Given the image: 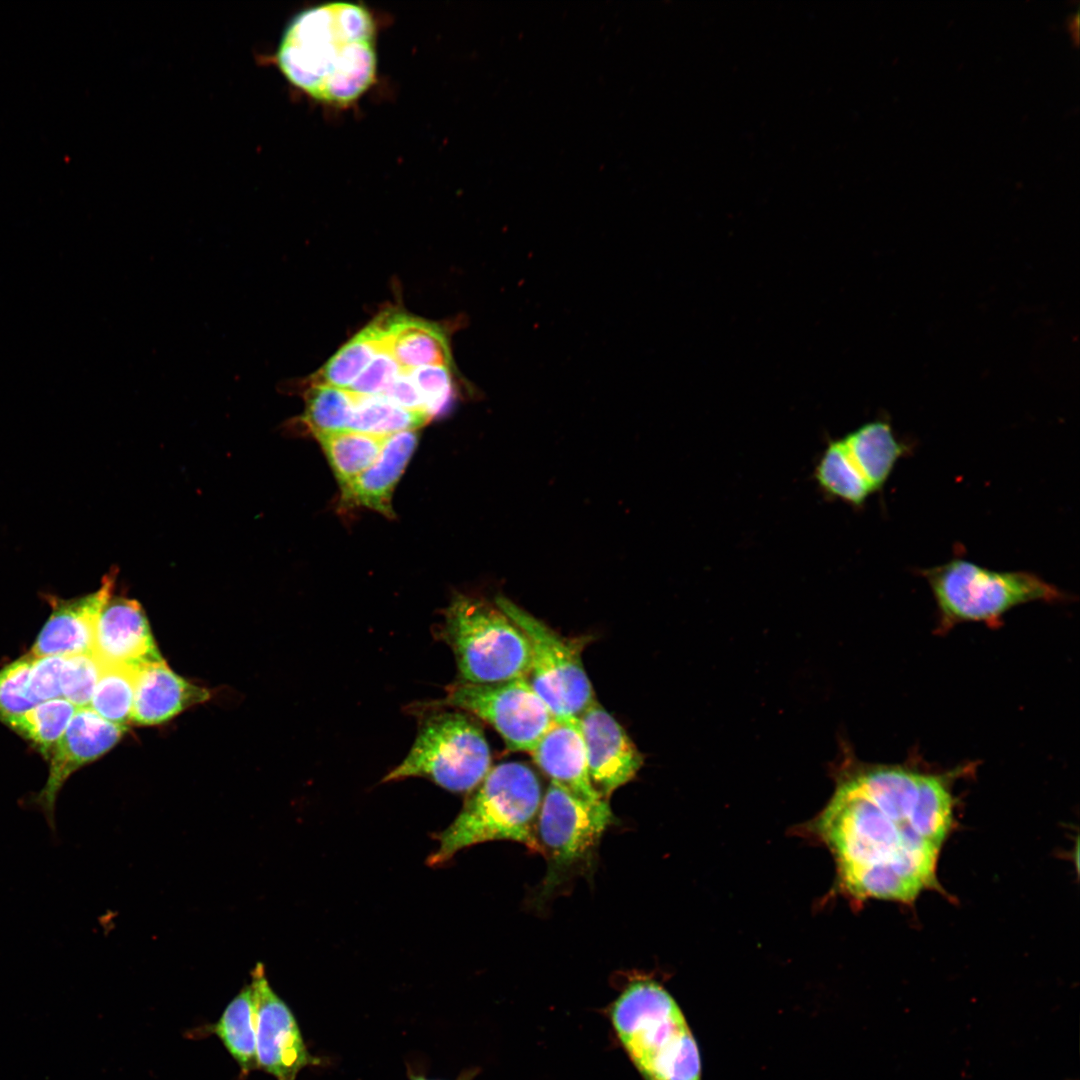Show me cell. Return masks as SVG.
Returning <instances> with one entry per match:
<instances>
[{
	"label": "cell",
	"instance_id": "1",
	"mask_svg": "<svg viewBox=\"0 0 1080 1080\" xmlns=\"http://www.w3.org/2000/svg\"><path fill=\"white\" fill-rule=\"evenodd\" d=\"M840 760L816 829L842 887L859 899L913 901L936 886L938 857L953 823L954 778L963 768L865 763L848 749Z\"/></svg>",
	"mask_w": 1080,
	"mask_h": 1080
},
{
	"label": "cell",
	"instance_id": "2",
	"mask_svg": "<svg viewBox=\"0 0 1080 1080\" xmlns=\"http://www.w3.org/2000/svg\"><path fill=\"white\" fill-rule=\"evenodd\" d=\"M377 23L360 3L332 1L298 12L274 60L294 87L322 104L345 107L376 80Z\"/></svg>",
	"mask_w": 1080,
	"mask_h": 1080
},
{
	"label": "cell",
	"instance_id": "3",
	"mask_svg": "<svg viewBox=\"0 0 1080 1080\" xmlns=\"http://www.w3.org/2000/svg\"><path fill=\"white\" fill-rule=\"evenodd\" d=\"M615 1033L646 1080H701L698 1045L674 998L660 984H628L610 1009Z\"/></svg>",
	"mask_w": 1080,
	"mask_h": 1080
},
{
	"label": "cell",
	"instance_id": "4",
	"mask_svg": "<svg viewBox=\"0 0 1080 1080\" xmlns=\"http://www.w3.org/2000/svg\"><path fill=\"white\" fill-rule=\"evenodd\" d=\"M542 798L539 778L528 765L505 762L491 768L438 835L439 845L428 863L444 864L467 847L495 840L515 841L538 852L535 826Z\"/></svg>",
	"mask_w": 1080,
	"mask_h": 1080
},
{
	"label": "cell",
	"instance_id": "5",
	"mask_svg": "<svg viewBox=\"0 0 1080 1080\" xmlns=\"http://www.w3.org/2000/svg\"><path fill=\"white\" fill-rule=\"evenodd\" d=\"M934 596L938 632L964 622L999 627L1011 609L1030 602L1067 599L1057 586L1027 571H996L965 559L921 570Z\"/></svg>",
	"mask_w": 1080,
	"mask_h": 1080
},
{
	"label": "cell",
	"instance_id": "6",
	"mask_svg": "<svg viewBox=\"0 0 1080 1080\" xmlns=\"http://www.w3.org/2000/svg\"><path fill=\"white\" fill-rule=\"evenodd\" d=\"M442 635L453 651L461 681L492 684L529 673V642L496 604L457 595L446 610Z\"/></svg>",
	"mask_w": 1080,
	"mask_h": 1080
},
{
	"label": "cell",
	"instance_id": "7",
	"mask_svg": "<svg viewBox=\"0 0 1080 1080\" xmlns=\"http://www.w3.org/2000/svg\"><path fill=\"white\" fill-rule=\"evenodd\" d=\"M615 820L608 801L585 800L550 782L535 826L538 853L547 863L539 893L542 900L591 870L601 837Z\"/></svg>",
	"mask_w": 1080,
	"mask_h": 1080
},
{
	"label": "cell",
	"instance_id": "8",
	"mask_svg": "<svg viewBox=\"0 0 1080 1080\" xmlns=\"http://www.w3.org/2000/svg\"><path fill=\"white\" fill-rule=\"evenodd\" d=\"M491 769V752L482 729L460 711H438L420 726L403 761L383 782L423 777L454 792L473 791Z\"/></svg>",
	"mask_w": 1080,
	"mask_h": 1080
},
{
	"label": "cell",
	"instance_id": "9",
	"mask_svg": "<svg viewBox=\"0 0 1080 1080\" xmlns=\"http://www.w3.org/2000/svg\"><path fill=\"white\" fill-rule=\"evenodd\" d=\"M495 604L525 634L532 656L526 679L554 719L578 717L595 701L581 659L585 639L562 637L504 597H498Z\"/></svg>",
	"mask_w": 1080,
	"mask_h": 1080
},
{
	"label": "cell",
	"instance_id": "10",
	"mask_svg": "<svg viewBox=\"0 0 1080 1080\" xmlns=\"http://www.w3.org/2000/svg\"><path fill=\"white\" fill-rule=\"evenodd\" d=\"M433 706L469 712L489 723L508 749L529 753L555 720L526 678L492 684L458 680Z\"/></svg>",
	"mask_w": 1080,
	"mask_h": 1080
},
{
	"label": "cell",
	"instance_id": "11",
	"mask_svg": "<svg viewBox=\"0 0 1080 1080\" xmlns=\"http://www.w3.org/2000/svg\"><path fill=\"white\" fill-rule=\"evenodd\" d=\"M250 984L255 999L258 1068L277 1080H296L301 1069L320 1060L308 1052L292 1011L269 985L261 963L252 971Z\"/></svg>",
	"mask_w": 1080,
	"mask_h": 1080
},
{
	"label": "cell",
	"instance_id": "12",
	"mask_svg": "<svg viewBox=\"0 0 1080 1080\" xmlns=\"http://www.w3.org/2000/svg\"><path fill=\"white\" fill-rule=\"evenodd\" d=\"M126 729L105 720L90 707L77 708L49 757L47 781L35 798L53 829L56 799L67 779L113 748Z\"/></svg>",
	"mask_w": 1080,
	"mask_h": 1080
},
{
	"label": "cell",
	"instance_id": "13",
	"mask_svg": "<svg viewBox=\"0 0 1080 1080\" xmlns=\"http://www.w3.org/2000/svg\"><path fill=\"white\" fill-rule=\"evenodd\" d=\"M591 784L603 800L632 780L643 756L618 721L593 701L578 717Z\"/></svg>",
	"mask_w": 1080,
	"mask_h": 1080
},
{
	"label": "cell",
	"instance_id": "14",
	"mask_svg": "<svg viewBox=\"0 0 1080 1080\" xmlns=\"http://www.w3.org/2000/svg\"><path fill=\"white\" fill-rule=\"evenodd\" d=\"M94 654L102 666L136 670L163 660L141 605L119 596L110 597L101 610Z\"/></svg>",
	"mask_w": 1080,
	"mask_h": 1080
},
{
	"label": "cell",
	"instance_id": "15",
	"mask_svg": "<svg viewBox=\"0 0 1080 1080\" xmlns=\"http://www.w3.org/2000/svg\"><path fill=\"white\" fill-rule=\"evenodd\" d=\"M116 572L111 570L102 579L100 588L88 595L71 600L50 599L52 612L32 646L34 657L70 656L94 653L97 622L101 610L111 597Z\"/></svg>",
	"mask_w": 1080,
	"mask_h": 1080
},
{
	"label": "cell",
	"instance_id": "16",
	"mask_svg": "<svg viewBox=\"0 0 1080 1080\" xmlns=\"http://www.w3.org/2000/svg\"><path fill=\"white\" fill-rule=\"evenodd\" d=\"M530 754L552 782L582 799L603 800L589 778L586 749L577 717L554 720Z\"/></svg>",
	"mask_w": 1080,
	"mask_h": 1080
},
{
	"label": "cell",
	"instance_id": "17",
	"mask_svg": "<svg viewBox=\"0 0 1080 1080\" xmlns=\"http://www.w3.org/2000/svg\"><path fill=\"white\" fill-rule=\"evenodd\" d=\"M209 698L207 689L177 675L163 660L151 663L137 671L130 723L160 724Z\"/></svg>",
	"mask_w": 1080,
	"mask_h": 1080
},
{
	"label": "cell",
	"instance_id": "18",
	"mask_svg": "<svg viewBox=\"0 0 1080 1080\" xmlns=\"http://www.w3.org/2000/svg\"><path fill=\"white\" fill-rule=\"evenodd\" d=\"M417 431L388 437L376 461L341 487L345 504L364 506L391 517L393 490L417 445Z\"/></svg>",
	"mask_w": 1080,
	"mask_h": 1080
},
{
	"label": "cell",
	"instance_id": "19",
	"mask_svg": "<svg viewBox=\"0 0 1080 1080\" xmlns=\"http://www.w3.org/2000/svg\"><path fill=\"white\" fill-rule=\"evenodd\" d=\"M378 317L384 349L404 371L429 365L451 366L447 335L439 325L397 311H385Z\"/></svg>",
	"mask_w": 1080,
	"mask_h": 1080
},
{
	"label": "cell",
	"instance_id": "20",
	"mask_svg": "<svg viewBox=\"0 0 1080 1080\" xmlns=\"http://www.w3.org/2000/svg\"><path fill=\"white\" fill-rule=\"evenodd\" d=\"M840 439L872 493L882 489L908 450L896 438L891 425L882 420L862 424Z\"/></svg>",
	"mask_w": 1080,
	"mask_h": 1080
},
{
	"label": "cell",
	"instance_id": "21",
	"mask_svg": "<svg viewBox=\"0 0 1080 1080\" xmlns=\"http://www.w3.org/2000/svg\"><path fill=\"white\" fill-rule=\"evenodd\" d=\"M213 1032L234 1058L243 1074L258 1068L256 1057L255 999L246 985L226 1006Z\"/></svg>",
	"mask_w": 1080,
	"mask_h": 1080
},
{
	"label": "cell",
	"instance_id": "22",
	"mask_svg": "<svg viewBox=\"0 0 1080 1080\" xmlns=\"http://www.w3.org/2000/svg\"><path fill=\"white\" fill-rule=\"evenodd\" d=\"M383 349V329L377 317L343 345L307 382L348 389Z\"/></svg>",
	"mask_w": 1080,
	"mask_h": 1080
},
{
	"label": "cell",
	"instance_id": "23",
	"mask_svg": "<svg viewBox=\"0 0 1080 1080\" xmlns=\"http://www.w3.org/2000/svg\"><path fill=\"white\" fill-rule=\"evenodd\" d=\"M388 437L344 430L315 438L343 487L376 461Z\"/></svg>",
	"mask_w": 1080,
	"mask_h": 1080
},
{
	"label": "cell",
	"instance_id": "24",
	"mask_svg": "<svg viewBox=\"0 0 1080 1080\" xmlns=\"http://www.w3.org/2000/svg\"><path fill=\"white\" fill-rule=\"evenodd\" d=\"M814 478L826 496L856 508L862 507L872 493L841 439L828 442L815 466Z\"/></svg>",
	"mask_w": 1080,
	"mask_h": 1080
},
{
	"label": "cell",
	"instance_id": "25",
	"mask_svg": "<svg viewBox=\"0 0 1080 1080\" xmlns=\"http://www.w3.org/2000/svg\"><path fill=\"white\" fill-rule=\"evenodd\" d=\"M76 710V706L60 697L40 702L25 712L0 720L30 741L45 758H49Z\"/></svg>",
	"mask_w": 1080,
	"mask_h": 1080
},
{
	"label": "cell",
	"instance_id": "26",
	"mask_svg": "<svg viewBox=\"0 0 1080 1080\" xmlns=\"http://www.w3.org/2000/svg\"><path fill=\"white\" fill-rule=\"evenodd\" d=\"M430 418L424 411L399 407L381 395H355V404L348 430L391 436L405 431H417Z\"/></svg>",
	"mask_w": 1080,
	"mask_h": 1080
},
{
	"label": "cell",
	"instance_id": "27",
	"mask_svg": "<svg viewBox=\"0 0 1080 1080\" xmlns=\"http://www.w3.org/2000/svg\"><path fill=\"white\" fill-rule=\"evenodd\" d=\"M302 425L314 436L348 430L355 395L347 389L306 381Z\"/></svg>",
	"mask_w": 1080,
	"mask_h": 1080
},
{
	"label": "cell",
	"instance_id": "28",
	"mask_svg": "<svg viewBox=\"0 0 1080 1080\" xmlns=\"http://www.w3.org/2000/svg\"><path fill=\"white\" fill-rule=\"evenodd\" d=\"M136 669L102 666L90 708L105 720L125 726L131 721Z\"/></svg>",
	"mask_w": 1080,
	"mask_h": 1080
},
{
	"label": "cell",
	"instance_id": "29",
	"mask_svg": "<svg viewBox=\"0 0 1080 1080\" xmlns=\"http://www.w3.org/2000/svg\"><path fill=\"white\" fill-rule=\"evenodd\" d=\"M101 670L94 653L66 656L61 673L63 698L77 708L89 707Z\"/></svg>",
	"mask_w": 1080,
	"mask_h": 1080
},
{
	"label": "cell",
	"instance_id": "30",
	"mask_svg": "<svg viewBox=\"0 0 1080 1080\" xmlns=\"http://www.w3.org/2000/svg\"><path fill=\"white\" fill-rule=\"evenodd\" d=\"M33 660L34 656L28 653L0 670V719L40 703L29 689Z\"/></svg>",
	"mask_w": 1080,
	"mask_h": 1080
},
{
	"label": "cell",
	"instance_id": "31",
	"mask_svg": "<svg viewBox=\"0 0 1080 1080\" xmlns=\"http://www.w3.org/2000/svg\"><path fill=\"white\" fill-rule=\"evenodd\" d=\"M416 385L425 412L436 416L447 410L453 399V382L450 367L429 365L406 371Z\"/></svg>",
	"mask_w": 1080,
	"mask_h": 1080
},
{
	"label": "cell",
	"instance_id": "32",
	"mask_svg": "<svg viewBox=\"0 0 1080 1080\" xmlns=\"http://www.w3.org/2000/svg\"><path fill=\"white\" fill-rule=\"evenodd\" d=\"M402 372L395 358L383 349L347 390L358 396L382 395Z\"/></svg>",
	"mask_w": 1080,
	"mask_h": 1080
},
{
	"label": "cell",
	"instance_id": "33",
	"mask_svg": "<svg viewBox=\"0 0 1080 1080\" xmlns=\"http://www.w3.org/2000/svg\"><path fill=\"white\" fill-rule=\"evenodd\" d=\"M64 661L63 656L34 657L30 670L29 689L39 702L62 696L61 673Z\"/></svg>",
	"mask_w": 1080,
	"mask_h": 1080
},
{
	"label": "cell",
	"instance_id": "34",
	"mask_svg": "<svg viewBox=\"0 0 1080 1080\" xmlns=\"http://www.w3.org/2000/svg\"><path fill=\"white\" fill-rule=\"evenodd\" d=\"M381 396L399 407L425 412L422 397L416 385L404 370Z\"/></svg>",
	"mask_w": 1080,
	"mask_h": 1080
},
{
	"label": "cell",
	"instance_id": "35",
	"mask_svg": "<svg viewBox=\"0 0 1080 1080\" xmlns=\"http://www.w3.org/2000/svg\"><path fill=\"white\" fill-rule=\"evenodd\" d=\"M412 1080H429V1079H426V1078L421 1077V1076H416V1077H413Z\"/></svg>",
	"mask_w": 1080,
	"mask_h": 1080
}]
</instances>
